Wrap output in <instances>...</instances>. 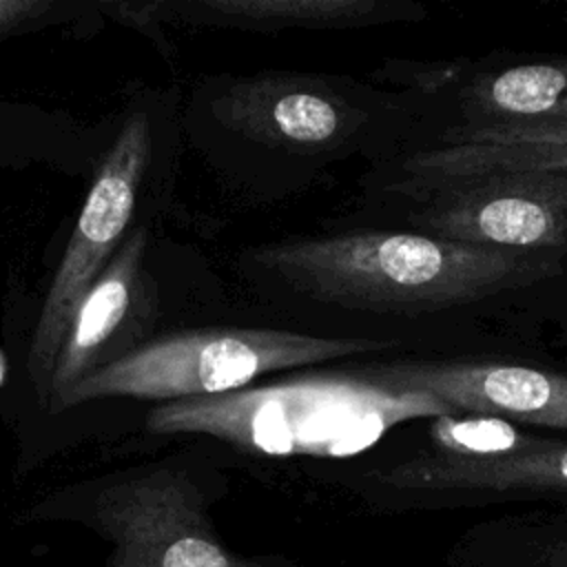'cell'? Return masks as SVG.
Returning a JSON list of instances; mask_svg holds the SVG:
<instances>
[{"instance_id":"9a60e30c","label":"cell","mask_w":567,"mask_h":567,"mask_svg":"<svg viewBox=\"0 0 567 567\" xmlns=\"http://www.w3.org/2000/svg\"><path fill=\"white\" fill-rule=\"evenodd\" d=\"M0 377H2V368H0Z\"/></svg>"},{"instance_id":"9c48e42d","label":"cell","mask_w":567,"mask_h":567,"mask_svg":"<svg viewBox=\"0 0 567 567\" xmlns=\"http://www.w3.org/2000/svg\"><path fill=\"white\" fill-rule=\"evenodd\" d=\"M215 113L244 137L277 148H323L357 126V111L343 97L290 75L239 80L219 95Z\"/></svg>"},{"instance_id":"8fae6325","label":"cell","mask_w":567,"mask_h":567,"mask_svg":"<svg viewBox=\"0 0 567 567\" xmlns=\"http://www.w3.org/2000/svg\"><path fill=\"white\" fill-rule=\"evenodd\" d=\"M450 567H567V505L505 514L470 527Z\"/></svg>"},{"instance_id":"4fadbf2b","label":"cell","mask_w":567,"mask_h":567,"mask_svg":"<svg viewBox=\"0 0 567 567\" xmlns=\"http://www.w3.org/2000/svg\"><path fill=\"white\" fill-rule=\"evenodd\" d=\"M567 62L518 64L485 78L467 91V124L527 122L567 104Z\"/></svg>"},{"instance_id":"6da1fadb","label":"cell","mask_w":567,"mask_h":567,"mask_svg":"<svg viewBox=\"0 0 567 567\" xmlns=\"http://www.w3.org/2000/svg\"><path fill=\"white\" fill-rule=\"evenodd\" d=\"M255 261L295 292L341 310L410 323L534 319L565 301L567 248L509 250L414 230H354L281 241Z\"/></svg>"},{"instance_id":"277c9868","label":"cell","mask_w":567,"mask_h":567,"mask_svg":"<svg viewBox=\"0 0 567 567\" xmlns=\"http://www.w3.org/2000/svg\"><path fill=\"white\" fill-rule=\"evenodd\" d=\"M151 151V124L144 113H133L120 128L89 188L75 228L51 279L44 306L29 348V379L40 405H51V379L71 319L113 259L135 210Z\"/></svg>"},{"instance_id":"5b68a950","label":"cell","mask_w":567,"mask_h":567,"mask_svg":"<svg viewBox=\"0 0 567 567\" xmlns=\"http://www.w3.org/2000/svg\"><path fill=\"white\" fill-rule=\"evenodd\" d=\"M91 518L113 545L111 567H281L226 549L202 492L177 470L148 467L106 481Z\"/></svg>"},{"instance_id":"3957f363","label":"cell","mask_w":567,"mask_h":567,"mask_svg":"<svg viewBox=\"0 0 567 567\" xmlns=\"http://www.w3.org/2000/svg\"><path fill=\"white\" fill-rule=\"evenodd\" d=\"M383 509H452L507 503L567 505V441L516 439L498 447L441 445L363 474Z\"/></svg>"},{"instance_id":"7a4b0ae2","label":"cell","mask_w":567,"mask_h":567,"mask_svg":"<svg viewBox=\"0 0 567 567\" xmlns=\"http://www.w3.org/2000/svg\"><path fill=\"white\" fill-rule=\"evenodd\" d=\"M392 339L275 328H197L146 341L84 377L58 408L106 396L182 401L244 390L272 372L377 354Z\"/></svg>"},{"instance_id":"8992f818","label":"cell","mask_w":567,"mask_h":567,"mask_svg":"<svg viewBox=\"0 0 567 567\" xmlns=\"http://www.w3.org/2000/svg\"><path fill=\"white\" fill-rule=\"evenodd\" d=\"M414 233L509 250L567 248V171L503 173L403 193Z\"/></svg>"},{"instance_id":"5bb4252c","label":"cell","mask_w":567,"mask_h":567,"mask_svg":"<svg viewBox=\"0 0 567 567\" xmlns=\"http://www.w3.org/2000/svg\"><path fill=\"white\" fill-rule=\"evenodd\" d=\"M64 9L53 0H0V38L58 22Z\"/></svg>"},{"instance_id":"52a82bcc","label":"cell","mask_w":567,"mask_h":567,"mask_svg":"<svg viewBox=\"0 0 567 567\" xmlns=\"http://www.w3.org/2000/svg\"><path fill=\"white\" fill-rule=\"evenodd\" d=\"M357 370L388 403L419 396L461 412L567 430V372L489 359H390Z\"/></svg>"},{"instance_id":"30bf717a","label":"cell","mask_w":567,"mask_h":567,"mask_svg":"<svg viewBox=\"0 0 567 567\" xmlns=\"http://www.w3.org/2000/svg\"><path fill=\"white\" fill-rule=\"evenodd\" d=\"M144 250L146 233L137 230L122 241L102 275L82 297L55 361L51 405L58 408L84 377L115 361V339L126 326L133 328V323L144 321L135 319L140 303L148 301L142 268Z\"/></svg>"},{"instance_id":"ba28073f","label":"cell","mask_w":567,"mask_h":567,"mask_svg":"<svg viewBox=\"0 0 567 567\" xmlns=\"http://www.w3.org/2000/svg\"><path fill=\"white\" fill-rule=\"evenodd\" d=\"M567 171V104L556 113L483 126H450L410 153L392 188L403 193L503 173Z\"/></svg>"},{"instance_id":"7c38bea8","label":"cell","mask_w":567,"mask_h":567,"mask_svg":"<svg viewBox=\"0 0 567 567\" xmlns=\"http://www.w3.org/2000/svg\"><path fill=\"white\" fill-rule=\"evenodd\" d=\"M179 9L202 22L252 29L354 27L392 20V4L377 0H202Z\"/></svg>"}]
</instances>
